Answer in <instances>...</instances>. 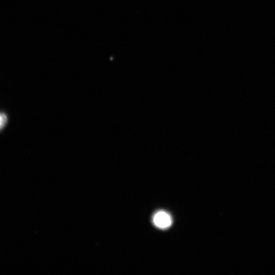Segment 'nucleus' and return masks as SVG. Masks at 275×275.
<instances>
[{
	"instance_id": "f257e3e1",
	"label": "nucleus",
	"mask_w": 275,
	"mask_h": 275,
	"mask_svg": "<svg viewBox=\"0 0 275 275\" xmlns=\"http://www.w3.org/2000/svg\"><path fill=\"white\" fill-rule=\"evenodd\" d=\"M153 222L157 227L162 229L169 227L172 223L169 214L163 211L158 212L154 215Z\"/></svg>"
},
{
	"instance_id": "f03ea898",
	"label": "nucleus",
	"mask_w": 275,
	"mask_h": 275,
	"mask_svg": "<svg viewBox=\"0 0 275 275\" xmlns=\"http://www.w3.org/2000/svg\"><path fill=\"white\" fill-rule=\"evenodd\" d=\"M7 122V117L5 114L0 113V130L5 126Z\"/></svg>"
}]
</instances>
